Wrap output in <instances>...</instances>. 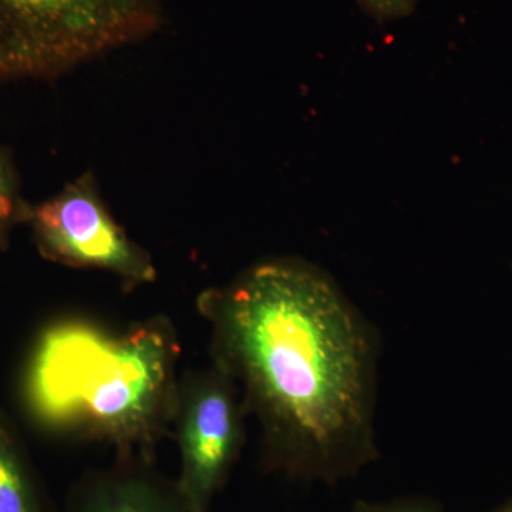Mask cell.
<instances>
[{
    "mask_svg": "<svg viewBox=\"0 0 512 512\" xmlns=\"http://www.w3.org/2000/svg\"><path fill=\"white\" fill-rule=\"evenodd\" d=\"M212 365L262 433V470L333 484L379 456V340L342 289L298 258L252 265L198 298Z\"/></svg>",
    "mask_w": 512,
    "mask_h": 512,
    "instance_id": "1",
    "label": "cell"
},
{
    "mask_svg": "<svg viewBox=\"0 0 512 512\" xmlns=\"http://www.w3.org/2000/svg\"><path fill=\"white\" fill-rule=\"evenodd\" d=\"M180 352L173 325L161 316L124 332L87 319L56 320L30 350L23 406L37 427L57 437L154 458L173 431Z\"/></svg>",
    "mask_w": 512,
    "mask_h": 512,
    "instance_id": "2",
    "label": "cell"
},
{
    "mask_svg": "<svg viewBox=\"0 0 512 512\" xmlns=\"http://www.w3.org/2000/svg\"><path fill=\"white\" fill-rule=\"evenodd\" d=\"M161 0H0V82L49 79L150 35Z\"/></svg>",
    "mask_w": 512,
    "mask_h": 512,
    "instance_id": "3",
    "label": "cell"
},
{
    "mask_svg": "<svg viewBox=\"0 0 512 512\" xmlns=\"http://www.w3.org/2000/svg\"><path fill=\"white\" fill-rule=\"evenodd\" d=\"M245 417L237 384L220 367L180 377L171 431L180 450L177 483L197 512H208L227 483L244 446Z\"/></svg>",
    "mask_w": 512,
    "mask_h": 512,
    "instance_id": "4",
    "label": "cell"
},
{
    "mask_svg": "<svg viewBox=\"0 0 512 512\" xmlns=\"http://www.w3.org/2000/svg\"><path fill=\"white\" fill-rule=\"evenodd\" d=\"M28 224L40 255L49 261L109 272L128 288L156 281L153 259L114 220L93 173L32 205Z\"/></svg>",
    "mask_w": 512,
    "mask_h": 512,
    "instance_id": "5",
    "label": "cell"
},
{
    "mask_svg": "<svg viewBox=\"0 0 512 512\" xmlns=\"http://www.w3.org/2000/svg\"><path fill=\"white\" fill-rule=\"evenodd\" d=\"M66 512H197L177 478L164 476L154 458L117 456L113 466L92 470L74 483Z\"/></svg>",
    "mask_w": 512,
    "mask_h": 512,
    "instance_id": "6",
    "label": "cell"
},
{
    "mask_svg": "<svg viewBox=\"0 0 512 512\" xmlns=\"http://www.w3.org/2000/svg\"><path fill=\"white\" fill-rule=\"evenodd\" d=\"M0 512H49L45 491L18 431L0 412Z\"/></svg>",
    "mask_w": 512,
    "mask_h": 512,
    "instance_id": "7",
    "label": "cell"
},
{
    "mask_svg": "<svg viewBox=\"0 0 512 512\" xmlns=\"http://www.w3.org/2000/svg\"><path fill=\"white\" fill-rule=\"evenodd\" d=\"M32 205L20 194L19 178L8 151L0 148V251L9 248L10 235L20 224H28Z\"/></svg>",
    "mask_w": 512,
    "mask_h": 512,
    "instance_id": "8",
    "label": "cell"
},
{
    "mask_svg": "<svg viewBox=\"0 0 512 512\" xmlns=\"http://www.w3.org/2000/svg\"><path fill=\"white\" fill-rule=\"evenodd\" d=\"M350 512H443L441 505L429 497H406L387 503L360 501Z\"/></svg>",
    "mask_w": 512,
    "mask_h": 512,
    "instance_id": "9",
    "label": "cell"
},
{
    "mask_svg": "<svg viewBox=\"0 0 512 512\" xmlns=\"http://www.w3.org/2000/svg\"><path fill=\"white\" fill-rule=\"evenodd\" d=\"M367 15L377 22H394L412 15L417 0H357Z\"/></svg>",
    "mask_w": 512,
    "mask_h": 512,
    "instance_id": "10",
    "label": "cell"
},
{
    "mask_svg": "<svg viewBox=\"0 0 512 512\" xmlns=\"http://www.w3.org/2000/svg\"><path fill=\"white\" fill-rule=\"evenodd\" d=\"M493 512H512V497L510 500L505 501L504 504H501L500 507L495 508Z\"/></svg>",
    "mask_w": 512,
    "mask_h": 512,
    "instance_id": "11",
    "label": "cell"
}]
</instances>
